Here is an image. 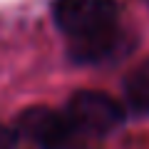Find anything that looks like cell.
I'll list each match as a JSON object with an SVG mask.
<instances>
[{
	"label": "cell",
	"mask_w": 149,
	"mask_h": 149,
	"mask_svg": "<svg viewBox=\"0 0 149 149\" xmlns=\"http://www.w3.org/2000/svg\"><path fill=\"white\" fill-rule=\"evenodd\" d=\"M52 20L70 37V55L77 62H102L117 50V0H55Z\"/></svg>",
	"instance_id": "cell-1"
},
{
	"label": "cell",
	"mask_w": 149,
	"mask_h": 149,
	"mask_svg": "<svg viewBox=\"0 0 149 149\" xmlns=\"http://www.w3.org/2000/svg\"><path fill=\"white\" fill-rule=\"evenodd\" d=\"M62 112L85 144L112 134L124 122V107L104 92H77Z\"/></svg>",
	"instance_id": "cell-2"
},
{
	"label": "cell",
	"mask_w": 149,
	"mask_h": 149,
	"mask_svg": "<svg viewBox=\"0 0 149 149\" xmlns=\"http://www.w3.org/2000/svg\"><path fill=\"white\" fill-rule=\"evenodd\" d=\"M17 134L27 137L37 149H87V144L74 134L65 112L47 107H30L17 119Z\"/></svg>",
	"instance_id": "cell-3"
},
{
	"label": "cell",
	"mask_w": 149,
	"mask_h": 149,
	"mask_svg": "<svg viewBox=\"0 0 149 149\" xmlns=\"http://www.w3.org/2000/svg\"><path fill=\"white\" fill-rule=\"evenodd\" d=\"M124 100L139 114H149V60L129 72L124 82Z\"/></svg>",
	"instance_id": "cell-4"
},
{
	"label": "cell",
	"mask_w": 149,
	"mask_h": 149,
	"mask_svg": "<svg viewBox=\"0 0 149 149\" xmlns=\"http://www.w3.org/2000/svg\"><path fill=\"white\" fill-rule=\"evenodd\" d=\"M15 147H17V132L0 124V149H15Z\"/></svg>",
	"instance_id": "cell-5"
}]
</instances>
